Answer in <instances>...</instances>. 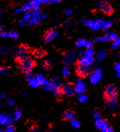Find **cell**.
Here are the masks:
<instances>
[{"mask_svg": "<svg viewBox=\"0 0 120 132\" xmlns=\"http://www.w3.org/2000/svg\"><path fill=\"white\" fill-rule=\"evenodd\" d=\"M94 55H95V51L93 48H86L84 51V53L82 54L79 59V65L90 67L94 63L95 61Z\"/></svg>", "mask_w": 120, "mask_h": 132, "instance_id": "obj_1", "label": "cell"}, {"mask_svg": "<svg viewBox=\"0 0 120 132\" xmlns=\"http://www.w3.org/2000/svg\"><path fill=\"white\" fill-rule=\"evenodd\" d=\"M61 84L62 83H61V81H60V80L58 78H57V77H54V78L51 81H49L47 85H44L43 88L46 91L52 92L55 96L60 97L61 94H63L61 89L59 88L60 86H61Z\"/></svg>", "mask_w": 120, "mask_h": 132, "instance_id": "obj_2", "label": "cell"}, {"mask_svg": "<svg viewBox=\"0 0 120 132\" xmlns=\"http://www.w3.org/2000/svg\"><path fill=\"white\" fill-rule=\"evenodd\" d=\"M81 23L84 24L86 27L92 30H104V20L101 19H90V20H81Z\"/></svg>", "mask_w": 120, "mask_h": 132, "instance_id": "obj_3", "label": "cell"}, {"mask_svg": "<svg viewBox=\"0 0 120 132\" xmlns=\"http://www.w3.org/2000/svg\"><path fill=\"white\" fill-rule=\"evenodd\" d=\"M46 17H47V15L42 14L40 9H36V10L32 12V16L31 17L30 21H28V25L31 27L35 26L40 24Z\"/></svg>", "mask_w": 120, "mask_h": 132, "instance_id": "obj_4", "label": "cell"}, {"mask_svg": "<svg viewBox=\"0 0 120 132\" xmlns=\"http://www.w3.org/2000/svg\"><path fill=\"white\" fill-rule=\"evenodd\" d=\"M30 53V50L26 46H20L17 47L14 52H13V56L18 61H22L25 58L28 57Z\"/></svg>", "mask_w": 120, "mask_h": 132, "instance_id": "obj_5", "label": "cell"}, {"mask_svg": "<svg viewBox=\"0 0 120 132\" xmlns=\"http://www.w3.org/2000/svg\"><path fill=\"white\" fill-rule=\"evenodd\" d=\"M103 78V72L102 70L99 67H96L91 71L89 76V81L91 85H96Z\"/></svg>", "mask_w": 120, "mask_h": 132, "instance_id": "obj_6", "label": "cell"}, {"mask_svg": "<svg viewBox=\"0 0 120 132\" xmlns=\"http://www.w3.org/2000/svg\"><path fill=\"white\" fill-rule=\"evenodd\" d=\"M77 55L78 53L74 51H68L66 53H64L63 57V62L66 66L72 65L73 63H75L77 60Z\"/></svg>", "mask_w": 120, "mask_h": 132, "instance_id": "obj_7", "label": "cell"}, {"mask_svg": "<svg viewBox=\"0 0 120 132\" xmlns=\"http://www.w3.org/2000/svg\"><path fill=\"white\" fill-rule=\"evenodd\" d=\"M95 126L96 128L100 130V132H114L108 122L104 119H101V118L95 120Z\"/></svg>", "mask_w": 120, "mask_h": 132, "instance_id": "obj_8", "label": "cell"}, {"mask_svg": "<svg viewBox=\"0 0 120 132\" xmlns=\"http://www.w3.org/2000/svg\"><path fill=\"white\" fill-rule=\"evenodd\" d=\"M35 67V62L31 57H26L24 60L21 61V64H20V67L22 71L24 72H29L31 71L32 69Z\"/></svg>", "mask_w": 120, "mask_h": 132, "instance_id": "obj_9", "label": "cell"}, {"mask_svg": "<svg viewBox=\"0 0 120 132\" xmlns=\"http://www.w3.org/2000/svg\"><path fill=\"white\" fill-rule=\"evenodd\" d=\"M105 97L107 100H117L118 97V91L116 87L114 85H108L105 89Z\"/></svg>", "mask_w": 120, "mask_h": 132, "instance_id": "obj_10", "label": "cell"}, {"mask_svg": "<svg viewBox=\"0 0 120 132\" xmlns=\"http://www.w3.org/2000/svg\"><path fill=\"white\" fill-rule=\"evenodd\" d=\"M118 38L117 34L114 32V31H110V32L106 33L104 35H101L99 36L95 39V42L96 43H99V42H107V41H114L115 39Z\"/></svg>", "mask_w": 120, "mask_h": 132, "instance_id": "obj_11", "label": "cell"}, {"mask_svg": "<svg viewBox=\"0 0 120 132\" xmlns=\"http://www.w3.org/2000/svg\"><path fill=\"white\" fill-rule=\"evenodd\" d=\"M99 10H100L104 14H109L112 12V7L107 0H100L96 4Z\"/></svg>", "mask_w": 120, "mask_h": 132, "instance_id": "obj_12", "label": "cell"}, {"mask_svg": "<svg viewBox=\"0 0 120 132\" xmlns=\"http://www.w3.org/2000/svg\"><path fill=\"white\" fill-rule=\"evenodd\" d=\"M87 85L86 83L84 80H82L81 78H78L76 80L75 83V89H76V93L80 94H83L85 93V91L86 90Z\"/></svg>", "mask_w": 120, "mask_h": 132, "instance_id": "obj_13", "label": "cell"}, {"mask_svg": "<svg viewBox=\"0 0 120 132\" xmlns=\"http://www.w3.org/2000/svg\"><path fill=\"white\" fill-rule=\"evenodd\" d=\"M61 91H62V94L65 95V96H72V95H73L76 93L75 85L65 84L62 86Z\"/></svg>", "mask_w": 120, "mask_h": 132, "instance_id": "obj_14", "label": "cell"}, {"mask_svg": "<svg viewBox=\"0 0 120 132\" xmlns=\"http://www.w3.org/2000/svg\"><path fill=\"white\" fill-rule=\"evenodd\" d=\"M35 10H36V7H35V5L31 1H29L28 3H26V4H24V5L21 6V7L16 8L15 9V12L16 13L27 12H33Z\"/></svg>", "mask_w": 120, "mask_h": 132, "instance_id": "obj_15", "label": "cell"}, {"mask_svg": "<svg viewBox=\"0 0 120 132\" xmlns=\"http://www.w3.org/2000/svg\"><path fill=\"white\" fill-rule=\"evenodd\" d=\"M76 46L79 48H90L92 47V42L88 39L81 38L77 40Z\"/></svg>", "mask_w": 120, "mask_h": 132, "instance_id": "obj_16", "label": "cell"}, {"mask_svg": "<svg viewBox=\"0 0 120 132\" xmlns=\"http://www.w3.org/2000/svg\"><path fill=\"white\" fill-rule=\"evenodd\" d=\"M58 35V33L57 30H49L45 34L44 37V42L45 43H49L53 41L54 39H55Z\"/></svg>", "mask_w": 120, "mask_h": 132, "instance_id": "obj_17", "label": "cell"}, {"mask_svg": "<svg viewBox=\"0 0 120 132\" xmlns=\"http://www.w3.org/2000/svg\"><path fill=\"white\" fill-rule=\"evenodd\" d=\"M12 117H10L8 114H5V113H1L0 115V124L2 126H9L12 125Z\"/></svg>", "mask_w": 120, "mask_h": 132, "instance_id": "obj_18", "label": "cell"}, {"mask_svg": "<svg viewBox=\"0 0 120 132\" xmlns=\"http://www.w3.org/2000/svg\"><path fill=\"white\" fill-rule=\"evenodd\" d=\"M77 73L81 77H85L90 73V67H86L78 64V66L77 67Z\"/></svg>", "mask_w": 120, "mask_h": 132, "instance_id": "obj_19", "label": "cell"}, {"mask_svg": "<svg viewBox=\"0 0 120 132\" xmlns=\"http://www.w3.org/2000/svg\"><path fill=\"white\" fill-rule=\"evenodd\" d=\"M1 36L3 38H12V39H16L19 36L17 31L15 30H10V31H5V30H1V33H0Z\"/></svg>", "mask_w": 120, "mask_h": 132, "instance_id": "obj_20", "label": "cell"}, {"mask_svg": "<svg viewBox=\"0 0 120 132\" xmlns=\"http://www.w3.org/2000/svg\"><path fill=\"white\" fill-rule=\"evenodd\" d=\"M27 80H28V84H29V85L31 86V88L35 89V88H38L40 85H41L40 80H39V79L37 78V76H34L33 77H31V79Z\"/></svg>", "mask_w": 120, "mask_h": 132, "instance_id": "obj_21", "label": "cell"}, {"mask_svg": "<svg viewBox=\"0 0 120 132\" xmlns=\"http://www.w3.org/2000/svg\"><path fill=\"white\" fill-rule=\"evenodd\" d=\"M106 108L109 111H115L118 108L117 100H107L106 102Z\"/></svg>", "mask_w": 120, "mask_h": 132, "instance_id": "obj_22", "label": "cell"}, {"mask_svg": "<svg viewBox=\"0 0 120 132\" xmlns=\"http://www.w3.org/2000/svg\"><path fill=\"white\" fill-rule=\"evenodd\" d=\"M106 56H107V51H106V49H104V48L99 49L97 51V53H96V58H97V60L100 62L103 61L106 57Z\"/></svg>", "mask_w": 120, "mask_h": 132, "instance_id": "obj_23", "label": "cell"}, {"mask_svg": "<svg viewBox=\"0 0 120 132\" xmlns=\"http://www.w3.org/2000/svg\"><path fill=\"white\" fill-rule=\"evenodd\" d=\"M36 76H37V78L39 79L41 85H43V86L44 85H47L49 82V80L46 79L45 77H44V76L42 73H39L38 75H36Z\"/></svg>", "mask_w": 120, "mask_h": 132, "instance_id": "obj_24", "label": "cell"}, {"mask_svg": "<svg viewBox=\"0 0 120 132\" xmlns=\"http://www.w3.org/2000/svg\"><path fill=\"white\" fill-rule=\"evenodd\" d=\"M22 117V112L21 109H17L12 114V120L13 121H18Z\"/></svg>", "mask_w": 120, "mask_h": 132, "instance_id": "obj_25", "label": "cell"}, {"mask_svg": "<svg viewBox=\"0 0 120 132\" xmlns=\"http://www.w3.org/2000/svg\"><path fill=\"white\" fill-rule=\"evenodd\" d=\"M63 117L65 118L66 120H70V121L72 119H73V118H75L74 117V113H73V112L71 111V110H68V111H66L65 112H64Z\"/></svg>", "mask_w": 120, "mask_h": 132, "instance_id": "obj_26", "label": "cell"}, {"mask_svg": "<svg viewBox=\"0 0 120 132\" xmlns=\"http://www.w3.org/2000/svg\"><path fill=\"white\" fill-rule=\"evenodd\" d=\"M78 101H79L80 103H85L86 102L87 100H88V95H87L86 94L83 93V94H80L79 95H78Z\"/></svg>", "mask_w": 120, "mask_h": 132, "instance_id": "obj_27", "label": "cell"}, {"mask_svg": "<svg viewBox=\"0 0 120 132\" xmlns=\"http://www.w3.org/2000/svg\"><path fill=\"white\" fill-rule=\"evenodd\" d=\"M112 48L114 50H117L120 47V37H118L114 41L112 42Z\"/></svg>", "mask_w": 120, "mask_h": 132, "instance_id": "obj_28", "label": "cell"}, {"mask_svg": "<svg viewBox=\"0 0 120 132\" xmlns=\"http://www.w3.org/2000/svg\"><path fill=\"white\" fill-rule=\"evenodd\" d=\"M70 69H69V67L68 66L64 67L63 69H62V75L63 77H68L70 76Z\"/></svg>", "mask_w": 120, "mask_h": 132, "instance_id": "obj_29", "label": "cell"}, {"mask_svg": "<svg viewBox=\"0 0 120 132\" xmlns=\"http://www.w3.org/2000/svg\"><path fill=\"white\" fill-rule=\"evenodd\" d=\"M112 26H113V21H111V20H106V21H104V30H106L109 29Z\"/></svg>", "mask_w": 120, "mask_h": 132, "instance_id": "obj_30", "label": "cell"}, {"mask_svg": "<svg viewBox=\"0 0 120 132\" xmlns=\"http://www.w3.org/2000/svg\"><path fill=\"white\" fill-rule=\"evenodd\" d=\"M71 126L73 127V128L77 129L80 127V122L78 121L77 119H75V118H73V119L71 120Z\"/></svg>", "mask_w": 120, "mask_h": 132, "instance_id": "obj_31", "label": "cell"}, {"mask_svg": "<svg viewBox=\"0 0 120 132\" xmlns=\"http://www.w3.org/2000/svg\"><path fill=\"white\" fill-rule=\"evenodd\" d=\"M0 132H15V128L12 125H9L4 130H0Z\"/></svg>", "mask_w": 120, "mask_h": 132, "instance_id": "obj_32", "label": "cell"}, {"mask_svg": "<svg viewBox=\"0 0 120 132\" xmlns=\"http://www.w3.org/2000/svg\"><path fill=\"white\" fill-rule=\"evenodd\" d=\"M114 70H115V73L118 78L120 79V62H117L114 66Z\"/></svg>", "mask_w": 120, "mask_h": 132, "instance_id": "obj_33", "label": "cell"}, {"mask_svg": "<svg viewBox=\"0 0 120 132\" xmlns=\"http://www.w3.org/2000/svg\"><path fill=\"white\" fill-rule=\"evenodd\" d=\"M30 1L34 4L35 7H36V9H39V6L40 5L41 3H44V0H30Z\"/></svg>", "mask_w": 120, "mask_h": 132, "instance_id": "obj_34", "label": "cell"}, {"mask_svg": "<svg viewBox=\"0 0 120 132\" xmlns=\"http://www.w3.org/2000/svg\"><path fill=\"white\" fill-rule=\"evenodd\" d=\"M6 103L9 107H15L16 106V103L12 98H8L6 100Z\"/></svg>", "mask_w": 120, "mask_h": 132, "instance_id": "obj_35", "label": "cell"}, {"mask_svg": "<svg viewBox=\"0 0 120 132\" xmlns=\"http://www.w3.org/2000/svg\"><path fill=\"white\" fill-rule=\"evenodd\" d=\"M92 117H93L96 120V119H99V118H100V112L98 111L95 110L93 112V113H92Z\"/></svg>", "mask_w": 120, "mask_h": 132, "instance_id": "obj_36", "label": "cell"}, {"mask_svg": "<svg viewBox=\"0 0 120 132\" xmlns=\"http://www.w3.org/2000/svg\"><path fill=\"white\" fill-rule=\"evenodd\" d=\"M9 53V48L8 47H3L2 49H1V54L2 55H6Z\"/></svg>", "mask_w": 120, "mask_h": 132, "instance_id": "obj_37", "label": "cell"}, {"mask_svg": "<svg viewBox=\"0 0 120 132\" xmlns=\"http://www.w3.org/2000/svg\"><path fill=\"white\" fill-rule=\"evenodd\" d=\"M26 79L27 80H29V79H31V77H33L34 76V72L33 71H29V72H26Z\"/></svg>", "mask_w": 120, "mask_h": 132, "instance_id": "obj_38", "label": "cell"}, {"mask_svg": "<svg viewBox=\"0 0 120 132\" xmlns=\"http://www.w3.org/2000/svg\"><path fill=\"white\" fill-rule=\"evenodd\" d=\"M72 13H73V10H72V9H71V8L66 9V11H65V15L66 16H71Z\"/></svg>", "mask_w": 120, "mask_h": 132, "instance_id": "obj_39", "label": "cell"}, {"mask_svg": "<svg viewBox=\"0 0 120 132\" xmlns=\"http://www.w3.org/2000/svg\"><path fill=\"white\" fill-rule=\"evenodd\" d=\"M43 51L42 50H36V51L35 52V55L36 57H40V56H42L43 55Z\"/></svg>", "mask_w": 120, "mask_h": 132, "instance_id": "obj_40", "label": "cell"}, {"mask_svg": "<svg viewBox=\"0 0 120 132\" xmlns=\"http://www.w3.org/2000/svg\"><path fill=\"white\" fill-rule=\"evenodd\" d=\"M62 1V0H44V3H58Z\"/></svg>", "mask_w": 120, "mask_h": 132, "instance_id": "obj_41", "label": "cell"}, {"mask_svg": "<svg viewBox=\"0 0 120 132\" xmlns=\"http://www.w3.org/2000/svg\"><path fill=\"white\" fill-rule=\"evenodd\" d=\"M64 25H65L66 26H71L72 25V20H66L65 21H64Z\"/></svg>", "mask_w": 120, "mask_h": 132, "instance_id": "obj_42", "label": "cell"}, {"mask_svg": "<svg viewBox=\"0 0 120 132\" xmlns=\"http://www.w3.org/2000/svg\"><path fill=\"white\" fill-rule=\"evenodd\" d=\"M50 65H51V62H50L49 61H45V62H44V66L46 68L49 67H50Z\"/></svg>", "mask_w": 120, "mask_h": 132, "instance_id": "obj_43", "label": "cell"}, {"mask_svg": "<svg viewBox=\"0 0 120 132\" xmlns=\"http://www.w3.org/2000/svg\"><path fill=\"white\" fill-rule=\"evenodd\" d=\"M31 132H39V128L37 126H33L31 128Z\"/></svg>", "mask_w": 120, "mask_h": 132, "instance_id": "obj_44", "label": "cell"}, {"mask_svg": "<svg viewBox=\"0 0 120 132\" xmlns=\"http://www.w3.org/2000/svg\"><path fill=\"white\" fill-rule=\"evenodd\" d=\"M5 98H6L5 93H3V92L0 93V98H1V99H5Z\"/></svg>", "mask_w": 120, "mask_h": 132, "instance_id": "obj_45", "label": "cell"}, {"mask_svg": "<svg viewBox=\"0 0 120 132\" xmlns=\"http://www.w3.org/2000/svg\"><path fill=\"white\" fill-rule=\"evenodd\" d=\"M6 71H7L6 68H2V69H1V71H0V72H1L2 74H3L4 72H6Z\"/></svg>", "mask_w": 120, "mask_h": 132, "instance_id": "obj_46", "label": "cell"}, {"mask_svg": "<svg viewBox=\"0 0 120 132\" xmlns=\"http://www.w3.org/2000/svg\"><path fill=\"white\" fill-rule=\"evenodd\" d=\"M21 95L23 97H27V93L26 92H22L21 93Z\"/></svg>", "mask_w": 120, "mask_h": 132, "instance_id": "obj_47", "label": "cell"}, {"mask_svg": "<svg viewBox=\"0 0 120 132\" xmlns=\"http://www.w3.org/2000/svg\"><path fill=\"white\" fill-rule=\"evenodd\" d=\"M48 132H54V131H48Z\"/></svg>", "mask_w": 120, "mask_h": 132, "instance_id": "obj_48", "label": "cell"}]
</instances>
